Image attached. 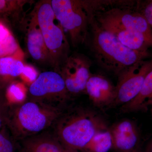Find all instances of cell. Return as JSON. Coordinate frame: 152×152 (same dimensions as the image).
Returning <instances> with one entry per match:
<instances>
[{"instance_id":"obj_1","label":"cell","mask_w":152,"mask_h":152,"mask_svg":"<svg viewBox=\"0 0 152 152\" xmlns=\"http://www.w3.org/2000/svg\"><path fill=\"white\" fill-rule=\"evenodd\" d=\"M65 108L29 99L11 104L6 127L14 140L19 141L48 130Z\"/></svg>"},{"instance_id":"obj_2","label":"cell","mask_w":152,"mask_h":152,"mask_svg":"<svg viewBox=\"0 0 152 152\" xmlns=\"http://www.w3.org/2000/svg\"><path fill=\"white\" fill-rule=\"evenodd\" d=\"M52 128L65 148L76 151L83 149L98 132L108 129L97 114L79 107H66Z\"/></svg>"},{"instance_id":"obj_3","label":"cell","mask_w":152,"mask_h":152,"mask_svg":"<svg viewBox=\"0 0 152 152\" xmlns=\"http://www.w3.org/2000/svg\"><path fill=\"white\" fill-rule=\"evenodd\" d=\"M92 51L99 65L119 75L141 61L145 52L133 50L121 43L112 34L101 27L94 17L90 18Z\"/></svg>"},{"instance_id":"obj_4","label":"cell","mask_w":152,"mask_h":152,"mask_svg":"<svg viewBox=\"0 0 152 152\" xmlns=\"http://www.w3.org/2000/svg\"><path fill=\"white\" fill-rule=\"evenodd\" d=\"M32 11L51 57L54 70L58 72L70 55L64 30L55 15L50 0L39 1Z\"/></svg>"},{"instance_id":"obj_5","label":"cell","mask_w":152,"mask_h":152,"mask_svg":"<svg viewBox=\"0 0 152 152\" xmlns=\"http://www.w3.org/2000/svg\"><path fill=\"white\" fill-rule=\"evenodd\" d=\"M50 3L57 19L69 33L73 46L86 42L90 18L84 1L50 0Z\"/></svg>"},{"instance_id":"obj_6","label":"cell","mask_w":152,"mask_h":152,"mask_svg":"<svg viewBox=\"0 0 152 152\" xmlns=\"http://www.w3.org/2000/svg\"><path fill=\"white\" fill-rule=\"evenodd\" d=\"M28 99L65 108L71 99L64 81L61 74L53 71L39 74L29 87Z\"/></svg>"},{"instance_id":"obj_7","label":"cell","mask_w":152,"mask_h":152,"mask_svg":"<svg viewBox=\"0 0 152 152\" xmlns=\"http://www.w3.org/2000/svg\"><path fill=\"white\" fill-rule=\"evenodd\" d=\"M91 62L85 55H70L59 68L58 72L62 77L70 96L86 93V86L91 73Z\"/></svg>"},{"instance_id":"obj_8","label":"cell","mask_w":152,"mask_h":152,"mask_svg":"<svg viewBox=\"0 0 152 152\" xmlns=\"http://www.w3.org/2000/svg\"><path fill=\"white\" fill-rule=\"evenodd\" d=\"M152 69V62L142 63L141 61L119 75L113 105H124L136 98L146 76Z\"/></svg>"},{"instance_id":"obj_9","label":"cell","mask_w":152,"mask_h":152,"mask_svg":"<svg viewBox=\"0 0 152 152\" xmlns=\"http://www.w3.org/2000/svg\"><path fill=\"white\" fill-rule=\"evenodd\" d=\"M99 24H108L121 28L141 33L152 44V31L149 25L142 14L129 10L113 8L102 13L93 15Z\"/></svg>"},{"instance_id":"obj_10","label":"cell","mask_w":152,"mask_h":152,"mask_svg":"<svg viewBox=\"0 0 152 152\" xmlns=\"http://www.w3.org/2000/svg\"><path fill=\"white\" fill-rule=\"evenodd\" d=\"M27 50L39 64L53 68V61L32 10L28 15L24 28Z\"/></svg>"},{"instance_id":"obj_11","label":"cell","mask_w":152,"mask_h":152,"mask_svg":"<svg viewBox=\"0 0 152 152\" xmlns=\"http://www.w3.org/2000/svg\"><path fill=\"white\" fill-rule=\"evenodd\" d=\"M112 140V149L116 152H141L139 128L132 120L124 119L109 129Z\"/></svg>"},{"instance_id":"obj_12","label":"cell","mask_w":152,"mask_h":152,"mask_svg":"<svg viewBox=\"0 0 152 152\" xmlns=\"http://www.w3.org/2000/svg\"><path fill=\"white\" fill-rule=\"evenodd\" d=\"M86 93L98 107L113 105L115 86L105 76L92 74L87 83Z\"/></svg>"},{"instance_id":"obj_13","label":"cell","mask_w":152,"mask_h":152,"mask_svg":"<svg viewBox=\"0 0 152 152\" xmlns=\"http://www.w3.org/2000/svg\"><path fill=\"white\" fill-rule=\"evenodd\" d=\"M47 131L19 141V152H78L66 148L53 132Z\"/></svg>"},{"instance_id":"obj_14","label":"cell","mask_w":152,"mask_h":152,"mask_svg":"<svg viewBox=\"0 0 152 152\" xmlns=\"http://www.w3.org/2000/svg\"><path fill=\"white\" fill-rule=\"evenodd\" d=\"M34 3L30 0H0V20L6 23L10 21L22 31Z\"/></svg>"},{"instance_id":"obj_15","label":"cell","mask_w":152,"mask_h":152,"mask_svg":"<svg viewBox=\"0 0 152 152\" xmlns=\"http://www.w3.org/2000/svg\"><path fill=\"white\" fill-rule=\"evenodd\" d=\"M98 24L104 30L113 34L124 45L133 50L144 52V47L147 45H152L141 33L128 31L110 25Z\"/></svg>"},{"instance_id":"obj_16","label":"cell","mask_w":152,"mask_h":152,"mask_svg":"<svg viewBox=\"0 0 152 152\" xmlns=\"http://www.w3.org/2000/svg\"><path fill=\"white\" fill-rule=\"evenodd\" d=\"M23 59L15 56L0 58V89L7 88L20 77L24 67Z\"/></svg>"},{"instance_id":"obj_17","label":"cell","mask_w":152,"mask_h":152,"mask_svg":"<svg viewBox=\"0 0 152 152\" xmlns=\"http://www.w3.org/2000/svg\"><path fill=\"white\" fill-rule=\"evenodd\" d=\"M24 56L23 52L7 23L0 20V58L15 56L23 60Z\"/></svg>"},{"instance_id":"obj_18","label":"cell","mask_w":152,"mask_h":152,"mask_svg":"<svg viewBox=\"0 0 152 152\" xmlns=\"http://www.w3.org/2000/svg\"><path fill=\"white\" fill-rule=\"evenodd\" d=\"M152 99V69L147 74L138 95L133 100L122 106L124 113L138 111L145 107Z\"/></svg>"},{"instance_id":"obj_19","label":"cell","mask_w":152,"mask_h":152,"mask_svg":"<svg viewBox=\"0 0 152 152\" xmlns=\"http://www.w3.org/2000/svg\"><path fill=\"white\" fill-rule=\"evenodd\" d=\"M112 149V140L109 129L96 134L82 152H108Z\"/></svg>"},{"instance_id":"obj_20","label":"cell","mask_w":152,"mask_h":152,"mask_svg":"<svg viewBox=\"0 0 152 152\" xmlns=\"http://www.w3.org/2000/svg\"><path fill=\"white\" fill-rule=\"evenodd\" d=\"M28 93L24 84L15 81L7 87L5 94L9 104L10 102L16 104L24 101Z\"/></svg>"},{"instance_id":"obj_21","label":"cell","mask_w":152,"mask_h":152,"mask_svg":"<svg viewBox=\"0 0 152 152\" xmlns=\"http://www.w3.org/2000/svg\"><path fill=\"white\" fill-rule=\"evenodd\" d=\"M39 75V72L34 66L24 63L23 72L20 77L24 83L30 86L37 78Z\"/></svg>"},{"instance_id":"obj_22","label":"cell","mask_w":152,"mask_h":152,"mask_svg":"<svg viewBox=\"0 0 152 152\" xmlns=\"http://www.w3.org/2000/svg\"><path fill=\"white\" fill-rule=\"evenodd\" d=\"M3 128L0 130V152H16V141L7 134Z\"/></svg>"},{"instance_id":"obj_23","label":"cell","mask_w":152,"mask_h":152,"mask_svg":"<svg viewBox=\"0 0 152 152\" xmlns=\"http://www.w3.org/2000/svg\"><path fill=\"white\" fill-rule=\"evenodd\" d=\"M9 107V104L0 107V129L6 127Z\"/></svg>"},{"instance_id":"obj_24","label":"cell","mask_w":152,"mask_h":152,"mask_svg":"<svg viewBox=\"0 0 152 152\" xmlns=\"http://www.w3.org/2000/svg\"><path fill=\"white\" fill-rule=\"evenodd\" d=\"M142 15L146 20L152 31V1L146 6Z\"/></svg>"},{"instance_id":"obj_25","label":"cell","mask_w":152,"mask_h":152,"mask_svg":"<svg viewBox=\"0 0 152 152\" xmlns=\"http://www.w3.org/2000/svg\"><path fill=\"white\" fill-rule=\"evenodd\" d=\"M9 104L6 97L5 94L3 92V90L0 89V107Z\"/></svg>"},{"instance_id":"obj_26","label":"cell","mask_w":152,"mask_h":152,"mask_svg":"<svg viewBox=\"0 0 152 152\" xmlns=\"http://www.w3.org/2000/svg\"><path fill=\"white\" fill-rule=\"evenodd\" d=\"M143 152H152V138L147 145Z\"/></svg>"},{"instance_id":"obj_27","label":"cell","mask_w":152,"mask_h":152,"mask_svg":"<svg viewBox=\"0 0 152 152\" xmlns=\"http://www.w3.org/2000/svg\"><path fill=\"white\" fill-rule=\"evenodd\" d=\"M149 103H151V113L152 116V101H151V102H150Z\"/></svg>"},{"instance_id":"obj_28","label":"cell","mask_w":152,"mask_h":152,"mask_svg":"<svg viewBox=\"0 0 152 152\" xmlns=\"http://www.w3.org/2000/svg\"></svg>"}]
</instances>
